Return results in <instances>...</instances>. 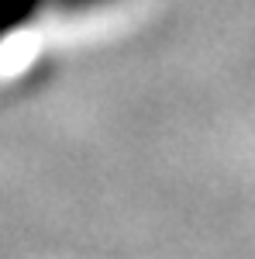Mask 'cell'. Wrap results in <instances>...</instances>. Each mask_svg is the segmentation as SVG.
I'll return each mask as SVG.
<instances>
[{
	"label": "cell",
	"mask_w": 255,
	"mask_h": 259,
	"mask_svg": "<svg viewBox=\"0 0 255 259\" xmlns=\"http://www.w3.org/2000/svg\"><path fill=\"white\" fill-rule=\"evenodd\" d=\"M45 7L52 11V0H0V41L28 21H35Z\"/></svg>",
	"instance_id": "1"
},
{
	"label": "cell",
	"mask_w": 255,
	"mask_h": 259,
	"mask_svg": "<svg viewBox=\"0 0 255 259\" xmlns=\"http://www.w3.org/2000/svg\"><path fill=\"white\" fill-rule=\"evenodd\" d=\"M118 0H52V11L62 14H86V11H100V7H111Z\"/></svg>",
	"instance_id": "2"
}]
</instances>
